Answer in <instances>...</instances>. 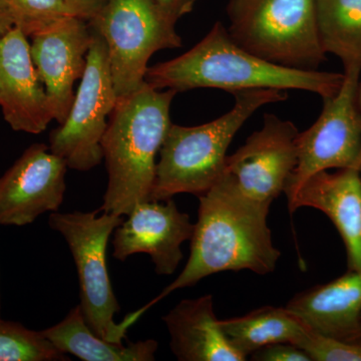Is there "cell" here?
<instances>
[{
	"mask_svg": "<svg viewBox=\"0 0 361 361\" xmlns=\"http://www.w3.org/2000/svg\"><path fill=\"white\" fill-rule=\"evenodd\" d=\"M198 221L184 270L139 312L147 311L178 289L194 286L223 271L250 270L265 275L276 268L281 252L267 224L270 204L247 197L227 174L198 197Z\"/></svg>",
	"mask_w": 361,
	"mask_h": 361,
	"instance_id": "1",
	"label": "cell"
},
{
	"mask_svg": "<svg viewBox=\"0 0 361 361\" xmlns=\"http://www.w3.org/2000/svg\"><path fill=\"white\" fill-rule=\"evenodd\" d=\"M344 73L275 65L237 44L220 21L182 56L149 66L145 82L156 90L218 89L234 92L271 89L304 90L327 99L341 90Z\"/></svg>",
	"mask_w": 361,
	"mask_h": 361,
	"instance_id": "2",
	"label": "cell"
},
{
	"mask_svg": "<svg viewBox=\"0 0 361 361\" xmlns=\"http://www.w3.org/2000/svg\"><path fill=\"white\" fill-rule=\"evenodd\" d=\"M176 94L145 82L134 94L118 97L102 142L109 182L99 212L128 215L137 204L151 201L156 157L172 125Z\"/></svg>",
	"mask_w": 361,
	"mask_h": 361,
	"instance_id": "3",
	"label": "cell"
},
{
	"mask_svg": "<svg viewBox=\"0 0 361 361\" xmlns=\"http://www.w3.org/2000/svg\"><path fill=\"white\" fill-rule=\"evenodd\" d=\"M234 106L212 122L183 127L171 125L160 149L151 201H166L178 194L200 197L223 177L230 144L259 109L285 101V90L259 89L233 94Z\"/></svg>",
	"mask_w": 361,
	"mask_h": 361,
	"instance_id": "4",
	"label": "cell"
},
{
	"mask_svg": "<svg viewBox=\"0 0 361 361\" xmlns=\"http://www.w3.org/2000/svg\"><path fill=\"white\" fill-rule=\"evenodd\" d=\"M232 39L258 58L297 70H317L326 58L316 0H229Z\"/></svg>",
	"mask_w": 361,
	"mask_h": 361,
	"instance_id": "5",
	"label": "cell"
},
{
	"mask_svg": "<svg viewBox=\"0 0 361 361\" xmlns=\"http://www.w3.org/2000/svg\"><path fill=\"white\" fill-rule=\"evenodd\" d=\"M89 23L106 42L118 99L146 82L154 54L182 47L175 21L154 0H110Z\"/></svg>",
	"mask_w": 361,
	"mask_h": 361,
	"instance_id": "6",
	"label": "cell"
},
{
	"mask_svg": "<svg viewBox=\"0 0 361 361\" xmlns=\"http://www.w3.org/2000/svg\"><path fill=\"white\" fill-rule=\"evenodd\" d=\"M123 216L102 212L51 214L49 224L61 233L77 266L80 307L90 329L108 341L122 342L128 329L115 322L120 304L114 293L108 267L106 248L111 234L123 223Z\"/></svg>",
	"mask_w": 361,
	"mask_h": 361,
	"instance_id": "7",
	"label": "cell"
},
{
	"mask_svg": "<svg viewBox=\"0 0 361 361\" xmlns=\"http://www.w3.org/2000/svg\"><path fill=\"white\" fill-rule=\"evenodd\" d=\"M360 70L344 71L336 96L323 99L320 116L297 137V164L284 193L292 201L313 175L330 169L361 170V111L357 92Z\"/></svg>",
	"mask_w": 361,
	"mask_h": 361,
	"instance_id": "8",
	"label": "cell"
},
{
	"mask_svg": "<svg viewBox=\"0 0 361 361\" xmlns=\"http://www.w3.org/2000/svg\"><path fill=\"white\" fill-rule=\"evenodd\" d=\"M116 101L106 42L94 32L70 113L49 135L51 153L80 172L99 165L103 160L102 142Z\"/></svg>",
	"mask_w": 361,
	"mask_h": 361,
	"instance_id": "9",
	"label": "cell"
},
{
	"mask_svg": "<svg viewBox=\"0 0 361 361\" xmlns=\"http://www.w3.org/2000/svg\"><path fill=\"white\" fill-rule=\"evenodd\" d=\"M299 130L291 121L266 114L263 125L232 156H227L225 174L249 198L272 204L296 167Z\"/></svg>",
	"mask_w": 361,
	"mask_h": 361,
	"instance_id": "10",
	"label": "cell"
},
{
	"mask_svg": "<svg viewBox=\"0 0 361 361\" xmlns=\"http://www.w3.org/2000/svg\"><path fill=\"white\" fill-rule=\"evenodd\" d=\"M65 160L44 144L26 149L0 178V225L25 226L47 212H58L65 200Z\"/></svg>",
	"mask_w": 361,
	"mask_h": 361,
	"instance_id": "11",
	"label": "cell"
},
{
	"mask_svg": "<svg viewBox=\"0 0 361 361\" xmlns=\"http://www.w3.org/2000/svg\"><path fill=\"white\" fill-rule=\"evenodd\" d=\"M92 37L87 20L75 16L63 18L32 37L33 63L59 125L70 113L75 99L73 85L84 75Z\"/></svg>",
	"mask_w": 361,
	"mask_h": 361,
	"instance_id": "12",
	"label": "cell"
},
{
	"mask_svg": "<svg viewBox=\"0 0 361 361\" xmlns=\"http://www.w3.org/2000/svg\"><path fill=\"white\" fill-rule=\"evenodd\" d=\"M137 204L114 233V257L123 261L148 254L159 275H172L183 259L180 245L191 239L193 223L173 199Z\"/></svg>",
	"mask_w": 361,
	"mask_h": 361,
	"instance_id": "13",
	"label": "cell"
},
{
	"mask_svg": "<svg viewBox=\"0 0 361 361\" xmlns=\"http://www.w3.org/2000/svg\"><path fill=\"white\" fill-rule=\"evenodd\" d=\"M27 37L16 26L0 35V106L11 129L39 135L54 118Z\"/></svg>",
	"mask_w": 361,
	"mask_h": 361,
	"instance_id": "14",
	"label": "cell"
},
{
	"mask_svg": "<svg viewBox=\"0 0 361 361\" xmlns=\"http://www.w3.org/2000/svg\"><path fill=\"white\" fill-rule=\"evenodd\" d=\"M311 207L324 213L341 235L348 270L361 272V173L358 169L322 171L301 186L288 203L290 213Z\"/></svg>",
	"mask_w": 361,
	"mask_h": 361,
	"instance_id": "15",
	"label": "cell"
},
{
	"mask_svg": "<svg viewBox=\"0 0 361 361\" xmlns=\"http://www.w3.org/2000/svg\"><path fill=\"white\" fill-rule=\"evenodd\" d=\"M286 310L312 331L361 343V272L348 270L329 283L296 294Z\"/></svg>",
	"mask_w": 361,
	"mask_h": 361,
	"instance_id": "16",
	"label": "cell"
},
{
	"mask_svg": "<svg viewBox=\"0 0 361 361\" xmlns=\"http://www.w3.org/2000/svg\"><path fill=\"white\" fill-rule=\"evenodd\" d=\"M170 346L180 361H244L233 348L216 317L210 294L184 299L163 316Z\"/></svg>",
	"mask_w": 361,
	"mask_h": 361,
	"instance_id": "17",
	"label": "cell"
},
{
	"mask_svg": "<svg viewBox=\"0 0 361 361\" xmlns=\"http://www.w3.org/2000/svg\"><path fill=\"white\" fill-rule=\"evenodd\" d=\"M42 332L61 353L84 361H152L158 350L154 339L123 344L97 336L85 322L80 304L65 319Z\"/></svg>",
	"mask_w": 361,
	"mask_h": 361,
	"instance_id": "18",
	"label": "cell"
},
{
	"mask_svg": "<svg viewBox=\"0 0 361 361\" xmlns=\"http://www.w3.org/2000/svg\"><path fill=\"white\" fill-rule=\"evenodd\" d=\"M221 329L233 348L248 357L254 351L274 343L298 345L307 327L286 307L265 306L248 314L220 320Z\"/></svg>",
	"mask_w": 361,
	"mask_h": 361,
	"instance_id": "19",
	"label": "cell"
},
{
	"mask_svg": "<svg viewBox=\"0 0 361 361\" xmlns=\"http://www.w3.org/2000/svg\"><path fill=\"white\" fill-rule=\"evenodd\" d=\"M316 20L325 54L361 71V0H316Z\"/></svg>",
	"mask_w": 361,
	"mask_h": 361,
	"instance_id": "20",
	"label": "cell"
},
{
	"mask_svg": "<svg viewBox=\"0 0 361 361\" xmlns=\"http://www.w3.org/2000/svg\"><path fill=\"white\" fill-rule=\"evenodd\" d=\"M42 331L0 318V361H70Z\"/></svg>",
	"mask_w": 361,
	"mask_h": 361,
	"instance_id": "21",
	"label": "cell"
},
{
	"mask_svg": "<svg viewBox=\"0 0 361 361\" xmlns=\"http://www.w3.org/2000/svg\"><path fill=\"white\" fill-rule=\"evenodd\" d=\"M14 26L32 37L68 16H73L66 0H2Z\"/></svg>",
	"mask_w": 361,
	"mask_h": 361,
	"instance_id": "22",
	"label": "cell"
},
{
	"mask_svg": "<svg viewBox=\"0 0 361 361\" xmlns=\"http://www.w3.org/2000/svg\"><path fill=\"white\" fill-rule=\"evenodd\" d=\"M297 346L311 361H361V343L339 341L308 329Z\"/></svg>",
	"mask_w": 361,
	"mask_h": 361,
	"instance_id": "23",
	"label": "cell"
},
{
	"mask_svg": "<svg viewBox=\"0 0 361 361\" xmlns=\"http://www.w3.org/2000/svg\"><path fill=\"white\" fill-rule=\"evenodd\" d=\"M252 360L257 361H311L310 356L292 343H274L254 351Z\"/></svg>",
	"mask_w": 361,
	"mask_h": 361,
	"instance_id": "24",
	"label": "cell"
},
{
	"mask_svg": "<svg viewBox=\"0 0 361 361\" xmlns=\"http://www.w3.org/2000/svg\"><path fill=\"white\" fill-rule=\"evenodd\" d=\"M110 0H66L73 16L89 21L96 16Z\"/></svg>",
	"mask_w": 361,
	"mask_h": 361,
	"instance_id": "25",
	"label": "cell"
},
{
	"mask_svg": "<svg viewBox=\"0 0 361 361\" xmlns=\"http://www.w3.org/2000/svg\"><path fill=\"white\" fill-rule=\"evenodd\" d=\"M169 18L177 23L182 16L193 11L198 0H154Z\"/></svg>",
	"mask_w": 361,
	"mask_h": 361,
	"instance_id": "26",
	"label": "cell"
},
{
	"mask_svg": "<svg viewBox=\"0 0 361 361\" xmlns=\"http://www.w3.org/2000/svg\"><path fill=\"white\" fill-rule=\"evenodd\" d=\"M14 27L13 16L4 2L0 0V35H4Z\"/></svg>",
	"mask_w": 361,
	"mask_h": 361,
	"instance_id": "27",
	"label": "cell"
},
{
	"mask_svg": "<svg viewBox=\"0 0 361 361\" xmlns=\"http://www.w3.org/2000/svg\"><path fill=\"white\" fill-rule=\"evenodd\" d=\"M357 99L358 104H360V109L361 111V80H360V85H358Z\"/></svg>",
	"mask_w": 361,
	"mask_h": 361,
	"instance_id": "28",
	"label": "cell"
},
{
	"mask_svg": "<svg viewBox=\"0 0 361 361\" xmlns=\"http://www.w3.org/2000/svg\"><path fill=\"white\" fill-rule=\"evenodd\" d=\"M0 312H1V302H0Z\"/></svg>",
	"mask_w": 361,
	"mask_h": 361,
	"instance_id": "29",
	"label": "cell"
},
{
	"mask_svg": "<svg viewBox=\"0 0 361 361\" xmlns=\"http://www.w3.org/2000/svg\"><path fill=\"white\" fill-rule=\"evenodd\" d=\"M360 173H361V170H360Z\"/></svg>",
	"mask_w": 361,
	"mask_h": 361,
	"instance_id": "30",
	"label": "cell"
}]
</instances>
